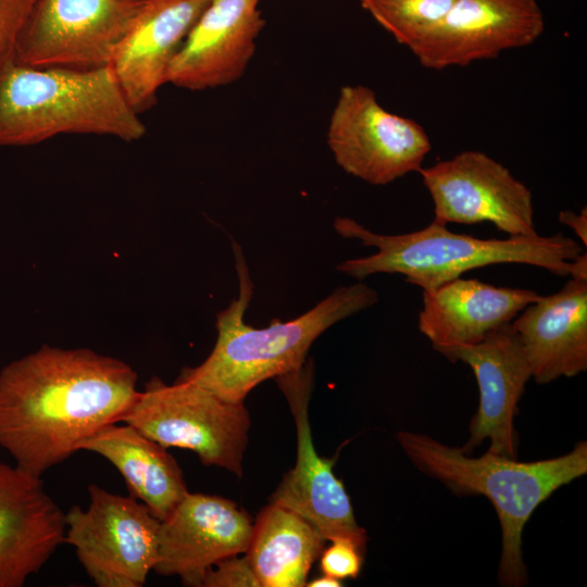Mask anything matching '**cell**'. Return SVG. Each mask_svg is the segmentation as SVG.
Instances as JSON below:
<instances>
[{"label":"cell","mask_w":587,"mask_h":587,"mask_svg":"<svg viewBox=\"0 0 587 587\" xmlns=\"http://www.w3.org/2000/svg\"><path fill=\"white\" fill-rule=\"evenodd\" d=\"M137 395L127 363L86 348L42 346L0 372V447L41 477L121 422Z\"/></svg>","instance_id":"6da1fadb"},{"label":"cell","mask_w":587,"mask_h":587,"mask_svg":"<svg viewBox=\"0 0 587 587\" xmlns=\"http://www.w3.org/2000/svg\"><path fill=\"white\" fill-rule=\"evenodd\" d=\"M238 297L216 315L217 337L207 359L185 367L179 379L195 383L223 400L243 402L259 384L300 369L311 345L330 326L374 305L377 292L364 283L341 286L300 316L268 326L245 322L253 285L240 247L233 242Z\"/></svg>","instance_id":"7a4b0ae2"},{"label":"cell","mask_w":587,"mask_h":587,"mask_svg":"<svg viewBox=\"0 0 587 587\" xmlns=\"http://www.w3.org/2000/svg\"><path fill=\"white\" fill-rule=\"evenodd\" d=\"M111 65L96 70L34 67L14 58L0 70V146L40 143L60 135L134 142L147 128Z\"/></svg>","instance_id":"3957f363"},{"label":"cell","mask_w":587,"mask_h":587,"mask_svg":"<svg viewBox=\"0 0 587 587\" xmlns=\"http://www.w3.org/2000/svg\"><path fill=\"white\" fill-rule=\"evenodd\" d=\"M333 226L344 238L377 249L371 255L341 262L337 271L359 280L378 273L400 274L423 291L467 271L500 263L528 264L557 276H572L574 261L584 252L577 241L561 233L480 239L450 232L446 224L433 220L416 232L385 235L347 216H337Z\"/></svg>","instance_id":"277c9868"},{"label":"cell","mask_w":587,"mask_h":587,"mask_svg":"<svg viewBox=\"0 0 587 587\" xmlns=\"http://www.w3.org/2000/svg\"><path fill=\"white\" fill-rule=\"evenodd\" d=\"M411 462L457 495L485 496L498 514L502 549L498 578L502 586L519 587L526 580L522 534L535 509L561 486L587 473V444L552 459L519 462L487 451L467 457L427 435L398 433Z\"/></svg>","instance_id":"5b68a950"},{"label":"cell","mask_w":587,"mask_h":587,"mask_svg":"<svg viewBox=\"0 0 587 587\" xmlns=\"http://www.w3.org/2000/svg\"><path fill=\"white\" fill-rule=\"evenodd\" d=\"M165 448L193 451L205 465L242 476L250 416L243 402H229L177 378L146 383L122 421Z\"/></svg>","instance_id":"8992f818"},{"label":"cell","mask_w":587,"mask_h":587,"mask_svg":"<svg viewBox=\"0 0 587 587\" xmlns=\"http://www.w3.org/2000/svg\"><path fill=\"white\" fill-rule=\"evenodd\" d=\"M86 509L65 513L64 542L98 587H140L158 560L161 521L142 502L89 485Z\"/></svg>","instance_id":"52a82bcc"},{"label":"cell","mask_w":587,"mask_h":587,"mask_svg":"<svg viewBox=\"0 0 587 587\" xmlns=\"http://www.w3.org/2000/svg\"><path fill=\"white\" fill-rule=\"evenodd\" d=\"M142 0H34L14 61L34 67L111 65Z\"/></svg>","instance_id":"ba28073f"},{"label":"cell","mask_w":587,"mask_h":587,"mask_svg":"<svg viewBox=\"0 0 587 587\" xmlns=\"http://www.w3.org/2000/svg\"><path fill=\"white\" fill-rule=\"evenodd\" d=\"M327 145L346 173L377 186L420 172L432 149L422 125L385 110L362 85L340 89Z\"/></svg>","instance_id":"9c48e42d"},{"label":"cell","mask_w":587,"mask_h":587,"mask_svg":"<svg viewBox=\"0 0 587 587\" xmlns=\"http://www.w3.org/2000/svg\"><path fill=\"white\" fill-rule=\"evenodd\" d=\"M442 223L490 222L509 236L537 235L528 187L488 154L469 150L419 172Z\"/></svg>","instance_id":"30bf717a"},{"label":"cell","mask_w":587,"mask_h":587,"mask_svg":"<svg viewBox=\"0 0 587 587\" xmlns=\"http://www.w3.org/2000/svg\"><path fill=\"white\" fill-rule=\"evenodd\" d=\"M312 365L276 377L296 423L297 459L271 497L308 521L325 540L347 538L365 547V530L358 525L344 484L333 472V461L319 455L309 422Z\"/></svg>","instance_id":"8fae6325"},{"label":"cell","mask_w":587,"mask_h":587,"mask_svg":"<svg viewBox=\"0 0 587 587\" xmlns=\"http://www.w3.org/2000/svg\"><path fill=\"white\" fill-rule=\"evenodd\" d=\"M545 30L536 0H455L409 49L426 68L466 66L533 45Z\"/></svg>","instance_id":"7c38bea8"},{"label":"cell","mask_w":587,"mask_h":587,"mask_svg":"<svg viewBox=\"0 0 587 587\" xmlns=\"http://www.w3.org/2000/svg\"><path fill=\"white\" fill-rule=\"evenodd\" d=\"M252 528L251 517L233 501L188 492L161 521L153 571L201 587L215 564L246 552Z\"/></svg>","instance_id":"4fadbf2b"},{"label":"cell","mask_w":587,"mask_h":587,"mask_svg":"<svg viewBox=\"0 0 587 587\" xmlns=\"http://www.w3.org/2000/svg\"><path fill=\"white\" fill-rule=\"evenodd\" d=\"M438 352L451 362L467 364L478 385L479 404L470 423L469 439L460 448L461 451L470 453L489 439L488 451L516 459L514 417L532 372L511 323L492 330L477 344L446 348Z\"/></svg>","instance_id":"5bb4252c"},{"label":"cell","mask_w":587,"mask_h":587,"mask_svg":"<svg viewBox=\"0 0 587 587\" xmlns=\"http://www.w3.org/2000/svg\"><path fill=\"white\" fill-rule=\"evenodd\" d=\"M260 0H209L173 59L166 84L201 91L238 80L265 20Z\"/></svg>","instance_id":"9a60e30c"},{"label":"cell","mask_w":587,"mask_h":587,"mask_svg":"<svg viewBox=\"0 0 587 587\" xmlns=\"http://www.w3.org/2000/svg\"><path fill=\"white\" fill-rule=\"evenodd\" d=\"M65 513L40 477L0 463V587H22L64 542Z\"/></svg>","instance_id":"2e32d148"},{"label":"cell","mask_w":587,"mask_h":587,"mask_svg":"<svg viewBox=\"0 0 587 587\" xmlns=\"http://www.w3.org/2000/svg\"><path fill=\"white\" fill-rule=\"evenodd\" d=\"M209 0H142L111 63L133 109L154 105L170 65Z\"/></svg>","instance_id":"e0dca14e"},{"label":"cell","mask_w":587,"mask_h":587,"mask_svg":"<svg viewBox=\"0 0 587 587\" xmlns=\"http://www.w3.org/2000/svg\"><path fill=\"white\" fill-rule=\"evenodd\" d=\"M511 325L538 384L573 377L587 369V280L570 278L540 296Z\"/></svg>","instance_id":"ac0fdd59"},{"label":"cell","mask_w":587,"mask_h":587,"mask_svg":"<svg viewBox=\"0 0 587 587\" xmlns=\"http://www.w3.org/2000/svg\"><path fill=\"white\" fill-rule=\"evenodd\" d=\"M540 296L528 289L496 287L458 277L423 291L419 329L437 351L474 345L510 324Z\"/></svg>","instance_id":"d6986e66"},{"label":"cell","mask_w":587,"mask_h":587,"mask_svg":"<svg viewBox=\"0 0 587 587\" xmlns=\"http://www.w3.org/2000/svg\"><path fill=\"white\" fill-rule=\"evenodd\" d=\"M122 423L103 427L85 440L80 450L98 453L112 463L130 496L163 521L189 492L182 470L165 447Z\"/></svg>","instance_id":"ffe728a7"},{"label":"cell","mask_w":587,"mask_h":587,"mask_svg":"<svg viewBox=\"0 0 587 587\" xmlns=\"http://www.w3.org/2000/svg\"><path fill=\"white\" fill-rule=\"evenodd\" d=\"M325 541L303 517L271 502L253 523L245 553L261 587H302Z\"/></svg>","instance_id":"44dd1931"},{"label":"cell","mask_w":587,"mask_h":587,"mask_svg":"<svg viewBox=\"0 0 587 587\" xmlns=\"http://www.w3.org/2000/svg\"><path fill=\"white\" fill-rule=\"evenodd\" d=\"M454 1L360 0V4L397 42L409 48L448 13Z\"/></svg>","instance_id":"7402d4cb"},{"label":"cell","mask_w":587,"mask_h":587,"mask_svg":"<svg viewBox=\"0 0 587 587\" xmlns=\"http://www.w3.org/2000/svg\"><path fill=\"white\" fill-rule=\"evenodd\" d=\"M321 554V569L325 575L337 579L355 578L363 564V546L347 538L330 540Z\"/></svg>","instance_id":"603a6c76"},{"label":"cell","mask_w":587,"mask_h":587,"mask_svg":"<svg viewBox=\"0 0 587 587\" xmlns=\"http://www.w3.org/2000/svg\"><path fill=\"white\" fill-rule=\"evenodd\" d=\"M34 0H0V70L14 58Z\"/></svg>","instance_id":"cb8c5ba5"},{"label":"cell","mask_w":587,"mask_h":587,"mask_svg":"<svg viewBox=\"0 0 587 587\" xmlns=\"http://www.w3.org/2000/svg\"><path fill=\"white\" fill-rule=\"evenodd\" d=\"M261 587L247 557L234 555L215 564L201 587Z\"/></svg>","instance_id":"d4e9b609"},{"label":"cell","mask_w":587,"mask_h":587,"mask_svg":"<svg viewBox=\"0 0 587 587\" xmlns=\"http://www.w3.org/2000/svg\"><path fill=\"white\" fill-rule=\"evenodd\" d=\"M559 221L572 228L580 241H583L584 247L587 245V208L584 207L579 213H574L572 211H561L559 213Z\"/></svg>","instance_id":"484cf974"},{"label":"cell","mask_w":587,"mask_h":587,"mask_svg":"<svg viewBox=\"0 0 587 587\" xmlns=\"http://www.w3.org/2000/svg\"><path fill=\"white\" fill-rule=\"evenodd\" d=\"M307 585L309 587H338L341 586V582L340 579L324 574V576L315 578Z\"/></svg>","instance_id":"4316f807"}]
</instances>
